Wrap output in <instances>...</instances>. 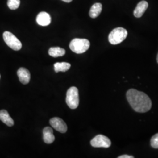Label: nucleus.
I'll list each match as a JSON object with an SVG mask.
<instances>
[{
	"mask_svg": "<svg viewBox=\"0 0 158 158\" xmlns=\"http://www.w3.org/2000/svg\"><path fill=\"white\" fill-rule=\"evenodd\" d=\"M134 157L133 156H130V155H121L118 157V158H134Z\"/></svg>",
	"mask_w": 158,
	"mask_h": 158,
	"instance_id": "nucleus-18",
	"label": "nucleus"
},
{
	"mask_svg": "<svg viewBox=\"0 0 158 158\" xmlns=\"http://www.w3.org/2000/svg\"><path fill=\"white\" fill-rule=\"evenodd\" d=\"M151 145L155 149H158V133L152 137L151 139Z\"/></svg>",
	"mask_w": 158,
	"mask_h": 158,
	"instance_id": "nucleus-17",
	"label": "nucleus"
},
{
	"mask_svg": "<svg viewBox=\"0 0 158 158\" xmlns=\"http://www.w3.org/2000/svg\"><path fill=\"white\" fill-rule=\"evenodd\" d=\"M127 98L131 107L136 112L147 113L152 107V102L145 93L136 90L130 89L127 92Z\"/></svg>",
	"mask_w": 158,
	"mask_h": 158,
	"instance_id": "nucleus-1",
	"label": "nucleus"
},
{
	"mask_svg": "<svg viewBox=\"0 0 158 158\" xmlns=\"http://www.w3.org/2000/svg\"><path fill=\"white\" fill-rule=\"evenodd\" d=\"M71 67V64L67 62H57L54 64V69L55 72H65Z\"/></svg>",
	"mask_w": 158,
	"mask_h": 158,
	"instance_id": "nucleus-15",
	"label": "nucleus"
},
{
	"mask_svg": "<svg viewBox=\"0 0 158 158\" xmlns=\"http://www.w3.org/2000/svg\"><path fill=\"white\" fill-rule=\"evenodd\" d=\"M66 102L69 107L71 109H76L79 104V90L77 87H72L68 89L66 93Z\"/></svg>",
	"mask_w": 158,
	"mask_h": 158,
	"instance_id": "nucleus-4",
	"label": "nucleus"
},
{
	"mask_svg": "<svg viewBox=\"0 0 158 158\" xmlns=\"http://www.w3.org/2000/svg\"><path fill=\"white\" fill-rule=\"evenodd\" d=\"M7 5L12 10H17L20 5V0H8Z\"/></svg>",
	"mask_w": 158,
	"mask_h": 158,
	"instance_id": "nucleus-16",
	"label": "nucleus"
},
{
	"mask_svg": "<svg viewBox=\"0 0 158 158\" xmlns=\"http://www.w3.org/2000/svg\"><path fill=\"white\" fill-rule=\"evenodd\" d=\"M51 126L54 129L59 131L60 133H65L68 130L67 125L62 119L59 117H54L49 121Z\"/></svg>",
	"mask_w": 158,
	"mask_h": 158,
	"instance_id": "nucleus-7",
	"label": "nucleus"
},
{
	"mask_svg": "<svg viewBox=\"0 0 158 158\" xmlns=\"http://www.w3.org/2000/svg\"><path fill=\"white\" fill-rule=\"evenodd\" d=\"M62 1L66 2H70L71 1H72V0H62Z\"/></svg>",
	"mask_w": 158,
	"mask_h": 158,
	"instance_id": "nucleus-19",
	"label": "nucleus"
},
{
	"mask_svg": "<svg viewBox=\"0 0 158 158\" xmlns=\"http://www.w3.org/2000/svg\"><path fill=\"white\" fill-rule=\"evenodd\" d=\"M3 39L6 44L14 51H19L22 48V44L11 32L6 31L3 34Z\"/></svg>",
	"mask_w": 158,
	"mask_h": 158,
	"instance_id": "nucleus-5",
	"label": "nucleus"
},
{
	"mask_svg": "<svg viewBox=\"0 0 158 158\" xmlns=\"http://www.w3.org/2000/svg\"><path fill=\"white\" fill-rule=\"evenodd\" d=\"M91 145L94 148H107L111 146V142L110 139L103 135L96 136L90 141Z\"/></svg>",
	"mask_w": 158,
	"mask_h": 158,
	"instance_id": "nucleus-6",
	"label": "nucleus"
},
{
	"mask_svg": "<svg viewBox=\"0 0 158 158\" xmlns=\"http://www.w3.org/2000/svg\"><path fill=\"white\" fill-rule=\"evenodd\" d=\"M128 35L127 31L123 28L114 29L108 36V40L112 45H117L124 41Z\"/></svg>",
	"mask_w": 158,
	"mask_h": 158,
	"instance_id": "nucleus-3",
	"label": "nucleus"
},
{
	"mask_svg": "<svg viewBox=\"0 0 158 158\" xmlns=\"http://www.w3.org/2000/svg\"><path fill=\"white\" fill-rule=\"evenodd\" d=\"M43 138L44 141L47 144L52 143L55 139V137L53 135V130L49 127H46L43 130Z\"/></svg>",
	"mask_w": 158,
	"mask_h": 158,
	"instance_id": "nucleus-10",
	"label": "nucleus"
},
{
	"mask_svg": "<svg viewBox=\"0 0 158 158\" xmlns=\"http://www.w3.org/2000/svg\"><path fill=\"white\" fill-rule=\"evenodd\" d=\"M90 45L89 40L86 39L75 38L72 40L69 45V48L71 51L77 54L83 53L87 51Z\"/></svg>",
	"mask_w": 158,
	"mask_h": 158,
	"instance_id": "nucleus-2",
	"label": "nucleus"
},
{
	"mask_svg": "<svg viewBox=\"0 0 158 158\" xmlns=\"http://www.w3.org/2000/svg\"><path fill=\"white\" fill-rule=\"evenodd\" d=\"M36 22L41 26H48L51 23V16L46 12H41L36 17Z\"/></svg>",
	"mask_w": 158,
	"mask_h": 158,
	"instance_id": "nucleus-9",
	"label": "nucleus"
},
{
	"mask_svg": "<svg viewBox=\"0 0 158 158\" xmlns=\"http://www.w3.org/2000/svg\"><path fill=\"white\" fill-rule=\"evenodd\" d=\"M49 55L53 57H57L64 56L65 55L66 51L60 47H52L49 50Z\"/></svg>",
	"mask_w": 158,
	"mask_h": 158,
	"instance_id": "nucleus-14",
	"label": "nucleus"
},
{
	"mask_svg": "<svg viewBox=\"0 0 158 158\" xmlns=\"http://www.w3.org/2000/svg\"><path fill=\"white\" fill-rule=\"evenodd\" d=\"M157 59V62H158V55H157V59Z\"/></svg>",
	"mask_w": 158,
	"mask_h": 158,
	"instance_id": "nucleus-20",
	"label": "nucleus"
},
{
	"mask_svg": "<svg viewBox=\"0 0 158 158\" xmlns=\"http://www.w3.org/2000/svg\"><path fill=\"white\" fill-rule=\"evenodd\" d=\"M102 11V4L101 3H96L91 7L89 15L91 18H96L99 16Z\"/></svg>",
	"mask_w": 158,
	"mask_h": 158,
	"instance_id": "nucleus-13",
	"label": "nucleus"
},
{
	"mask_svg": "<svg viewBox=\"0 0 158 158\" xmlns=\"http://www.w3.org/2000/svg\"><path fill=\"white\" fill-rule=\"evenodd\" d=\"M19 81L23 85H27L31 79V74L26 68H19L17 72Z\"/></svg>",
	"mask_w": 158,
	"mask_h": 158,
	"instance_id": "nucleus-8",
	"label": "nucleus"
},
{
	"mask_svg": "<svg viewBox=\"0 0 158 158\" xmlns=\"http://www.w3.org/2000/svg\"><path fill=\"white\" fill-rule=\"evenodd\" d=\"M148 7V3L146 1H141L139 2L134 10V15L136 18H141L147 10Z\"/></svg>",
	"mask_w": 158,
	"mask_h": 158,
	"instance_id": "nucleus-11",
	"label": "nucleus"
},
{
	"mask_svg": "<svg viewBox=\"0 0 158 158\" xmlns=\"http://www.w3.org/2000/svg\"><path fill=\"white\" fill-rule=\"evenodd\" d=\"M0 120L8 127H12L14 125V120L5 110L0 111Z\"/></svg>",
	"mask_w": 158,
	"mask_h": 158,
	"instance_id": "nucleus-12",
	"label": "nucleus"
}]
</instances>
